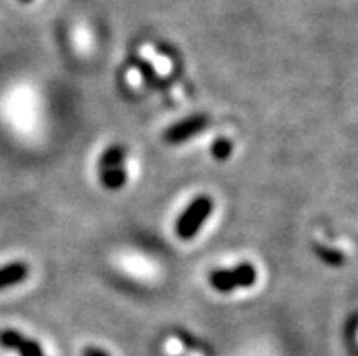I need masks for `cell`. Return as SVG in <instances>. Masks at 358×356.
I'll return each instance as SVG.
<instances>
[{
    "instance_id": "ba28073f",
    "label": "cell",
    "mask_w": 358,
    "mask_h": 356,
    "mask_svg": "<svg viewBox=\"0 0 358 356\" xmlns=\"http://www.w3.org/2000/svg\"><path fill=\"white\" fill-rule=\"evenodd\" d=\"M84 356H109V355L99 348H87L84 349Z\"/></svg>"
},
{
    "instance_id": "6da1fadb",
    "label": "cell",
    "mask_w": 358,
    "mask_h": 356,
    "mask_svg": "<svg viewBox=\"0 0 358 356\" xmlns=\"http://www.w3.org/2000/svg\"><path fill=\"white\" fill-rule=\"evenodd\" d=\"M126 149L122 145H111L99 160V176L106 190L117 191L126 184Z\"/></svg>"
},
{
    "instance_id": "7a4b0ae2",
    "label": "cell",
    "mask_w": 358,
    "mask_h": 356,
    "mask_svg": "<svg viewBox=\"0 0 358 356\" xmlns=\"http://www.w3.org/2000/svg\"><path fill=\"white\" fill-rule=\"evenodd\" d=\"M211 211H213V200L209 197L202 194V197L193 200L177 220V235L182 240L193 238L200 231L202 224L208 220Z\"/></svg>"
},
{
    "instance_id": "277c9868",
    "label": "cell",
    "mask_w": 358,
    "mask_h": 356,
    "mask_svg": "<svg viewBox=\"0 0 358 356\" xmlns=\"http://www.w3.org/2000/svg\"><path fill=\"white\" fill-rule=\"evenodd\" d=\"M0 348L18 353V356H45L35 340L26 339L22 333L15 329L0 331Z\"/></svg>"
},
{
    "instance_id": "5b68a950",
    "label": "cell",
    "mask_w": 358,
    "mask_h": 356,
    "mask_svg": "<svg viewBox=\"0 0 358 356\" xmlns=\"http://www.w3.org/2000/svg\"><path fill=\"white\" fill-rule=\"evenodd\" d=\"M208 124L209 120L208 117H204V115H195V117L184 118V120L178 122V124H175V126H171L168 131H166V140L171 142V144L186 142V140L199 135L202 129H206Z\"/></svg>"
},
{
    "instance_id": "3957f363",
    "label": "cell",
    "mask_w": 358,
    "mask_h": 356,
    "mask_svg": "<svg viewBox=\"0 0 358 356\" xmlns=\"http://www.w3.org/2000/svg\"><path fill=\"white\" fill-rule=\"evenodd\" d=\"M209 282L220 293H231L235 289L251 287L257 282V269L244 262L235 269H217L211 273Z\"/></svg>"
},
{
    "instance_id": "52a82bcc",
    "label": "cell",
    "mask_w": 358,
    "mask_h": 356,
    "mask_svg": "<svg viewBox=\"0 0 358 356\" xmlns=\"http://www.w3.org/2000/svg\"><path fill=\"white\" fill-rule=\"evenodd\" d=\"M231 151H233V144H231V140H227V138L215 140L213 148H211V153H213V157L217 158V160H226V158H229Z\"/></svg>"
},
{
    "instance_id": "8992f818",
    "label": "cell",
    "mask_w": 358,
    "mask_h": 356,
    "mask_svg": "<svg viewBox=\"0 0 358 356\" xmlns=\"http://www.w3.org/2000/svg\"><path fill=\"white\" fill-rule=\"evenodd\" d=\"M27 275H29V267L24 262H13V264L0 267V291L20 284L27 278Z\"/></svg>"
}]
</instances>
